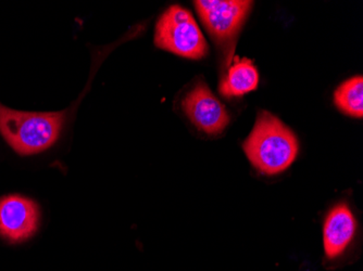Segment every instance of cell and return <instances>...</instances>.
Wrapping results in <instances>:
<instances>
[{"instance_id":"5","label":"cell","mask_w":363,"mask_h":271,"mask_svg":"<svg viewBox=\"0 0 363 271\" xmlns=\"http://www.w3.org/2000/svg\"><path fill=\"white\" fill-rule=\"evenodd\" d=\"M40 224L38 204L21 195L0 199V236L10 243H20L32 238Z\"/></svg>"},{"instance_id":"9","label":"cell","mask_w":363,"mask_h":271,"mask_svg":"<svg viewBox=\"0 0 363 271\" xmlns=\"http://www.w3.org/2000/svg\"><path fill=\"white\" fill-rule=\"evenodd\" d=\"M336 107L347 115L362 118L363 77H352L345 81L334 93Z\"/></svg>"},{"instance_id":"1","label":"cell","mask_w":363,"mask_h":271,"mask_svg":"<svg viewBox=\"0 0 363 271\" xmlns=\"http://www.w3.org/2000/svg\"><path fill=\"white\" fill-rule=\"evenodd\" d=\"M245 154L255 168L266 175L284 172L298 154V140L294 132L267 111L260 112L250 136L245 140Z\"/></svg>"},{"instance_id":"8","label":"cell","mask_w":363,"mask_h":271,"mask_svg":"<svg viewBox=\"0 0 363 271\" xmlns=\"http://www.w3.org/2000/svg\"><path fill=\"white\" fill-rule=\"evenodd\" d=\"M259 74L252 61L236 58L228 70V76L220 85V93L224 97H240L258 87Z\"/></svg>"},{"instance_id":"3","label":"cell","mask_w":363,"mask_h":271,"mask_svg":"<svg viewBox=\"0 0 363 271\" xmlns=\"http://www.w3.org/2000/svg\"><path fill=\"white\" fill-rule=\"evenodd\" d=\"M155 44L183 58L199 60L208 54V44L191 12L171 6L157 22Z\"/></svg>"},{"instance_id":"6","label":"cell","mask_w":363,"mask_h":271,"mask_svg":"<svg viewBox=\"0 0 363 271\" xmlns=\"http://www.w3.org/2000/svg\"><path fill=\"white\" fill-rule=\"evenodd\" d=\"M182 108L191 123L208 134H220L230 123L225 107L203 81L186 93L182 100Z\"/></svg>"},{"instance_id":"7","label":"cell","mask_w":363,"mask_h":271,"mask_svg":"<svg viewBox=\"0 0 363 271\" xmlns=\"http://www.w3.org/2000/svg\"><path fill=\"white\" fill-rule=\"evenodd\" d=\"M357 231V220L346 203H340L328 212L323 226L324 252L328 260L340 258Z\"/></svg>"},{"instance_id":"2","label":"cell","mask_w":363,"mask_h":271,"mask_svg":"<svg viewBox=\"0 0 363 271\" xmlns=\"http://www.w3.org/2000/svg\"><path fill=\"white\" fill-rule=\"evenodd\" d=\"M65 113H34L8 109L0 105V132L16 154H40L60 136Z\"/></svg>"},{"instance_id":"4","label":"cell","mask_w":363,"mask_h":271,"mask_svg":"<svg viewBox=\"0 0 363 271\" xmlns=\"http://www.w3.org/2000/svg\"><path fill=\"white\" fill-rule=\"evenodd\" d=\"M194 4L208 32L219 42H226L242 28L254 3L244 0H196Z\"/></svg>"}]
</instances>
